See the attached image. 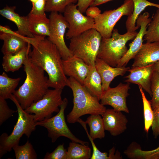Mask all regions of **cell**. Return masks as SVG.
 I'll list each match as a JSON object with an SVG mask.
<instances>
[{"mask_svg":"<svg viewBox=\"0 0 159 159\" xmlns=\"http://www.w3.org/2000/svg\"><path fill=\"white\" fill-rule=\"evenodd\" d=\"M26 79L13 95L24 110L42 98L49 87L44 71L32 62L29 56L24 64Z\"/></svg>","mask_w":159,"mask_h":159,"instance_id":"2","label":"cell"},{"mask_svg":"<svg viewBox=\"0 0 159 159\" xmlns=\"http://www.w3.org/2000/svg\"><path fill=\"white\" fill-rule=\"evenodd\" d=\"M131 68L146 66L159 61V42L143 43L135 55Z\"/></svg>","mask_w":159,"mask_h":159,"instance_id":"17","label":"cell"},{"mask_svg":"<svg viewBox=\"0 0 159 159\" xmlns=\"http://www.w3.org/2000/svg\"><path fill=\"white\" fill-rule=\"evenodd\" d=\"M32 3H34L38 0H29Z\"/></svg>","mask_w":159,"mask_h":159,"instance_id":"43","label":"cell"},{"mask_svg":"<svg viewBox=\"0 0 159 159\" xmlns=\"http://www.w3.org/2000/svg\"><path fill=\"white\" fill-rule=\"evenodd\" d=\"M89 66V72L83 82V85L100 101L103 92L101 79L95 65Z\"/></svg>","mask_w":159,"mask_h":159,"instance_id":"23","label":"cell"},{"mask_svg":"<svg viewBox=\"0 0 159 159\" xmlns=\"http://www.w3.org/2000/svg\"><path fill=\"white\" fill-rule=\"evenodd\" d=\"M68 102L67 99L64 98L62 104L60 106L59 111L56 115L50 118L37 122L36 125L47 129L48 136L51 139L53 143L55 142L59 137L62 136L68 138L72 142L88 145V142L81 140L74 135L66 124L64 112Z\"/></svg>","mask_w":159,"mask_h":159,"instance_id":"7","label":"cell"},{"mask_svg":"<svg viewBox=\"0 0 159 159\" xmlns=\"http://www.w3.org/2000/svg\"><path fill=\"white\" fill-rule=\"evenodd\" d=\"M20 77H9L5 72L0 75V97L5 99H10L15 91L21 80Z\"/></svg>","mask_w":159,"mask_h":159,"instance_id":"28","label":"cell"},{"mask_svg":"<svg viewBox=\"0 0 159 159\" xmlns=\"http://www.w3.org/2000/svg\"><path fill=\"white\" fill-rule=\"evenodd\" d=\"M66 149L64 148V144L58 145L51 153H46L44 159H66L67 154Z\"/></svg>","mask_w":159,"mask_h":159,"instance_id":"36","label":"cell"},{"mask_svg":"<svg viewBox=\"0 0 159 159\" xmlns=\"http://www.w3.org/2000/svg\"><path fill=\"white\" fill-rule=\"evenodd\" d=\"M134 9L132 14L128 16L125 26L127 32H134L139 28L136 26V22L140 13L147 6H154L159 9V4H155L147 0H132Z\"/></svg>","mask_w":159,"mask_h":159,"instance_id":"24","label":"cell"},{"mask_svg":"<svg viewBox=\"0 0 159 159\" xmlns=\"http://www.w3.org/2000/svg\"><path fill=\"white\" fill-rule=\"evenodd\" d=\"M64 73L66 76L72 77L83 85L88 74L90 66L82 59L72 56L66 60H63Z\"/></svg>","mask_w":159,"mask_h":159,"instance_id":"19","label":"cell"},{"mask_svg":"<svg viewBox=\"0 0 159 159\" xmlns=\"http://www.w3.org/2000/svg\"><path fill=\"white\" fill-rule=\"evenodd\" d=\"M77 122L80 123L85 129L87 134L88 137L90 141L93 149L91 159H110L109 154L106 152H102L100 151L96 147L94 142L93 139L91 137L88 132L86 127V124L85 121H83L80 118L77 120Z\"/></svg>","mask_w":159,"mask_h":159,"instance_id":"34","label":"cell"},{"mask_svg":"<svg viewBox=\"0 0 159 159\" xmlns=\"http://www.w3.org/2000/svg\"><path fill=\"white\" fill-rule=\"evenodd\" d=\"M31 44L28 45L20 51L14 54L4 55L2 66L6 72H14L18 70L24 65L31 50Z\"/></svg>","mask_w":159,"mask_h":159,"instance_id":"21","label":"cell"},{"mask_svg":"<svg viewBox=\"0 0 159 159\" xmlns=\"http://www.w3.org/2000/svg\"><path fill=\"white\" fill-rule=\"evenodd\" d=\"M130 83L120 82L117 86L110 87L103 92L100 100L104 106L109 105L115 110L123 111L127 113L129 112L126 102V98L129 95L128 90L130 89Z\"/></svg>","mask_w":159,"mask_h":159,"instance_id":"13","label":"cell"},{"mask_svg":"<svg viewBox=\"0 0 159 159\" xmlns=\"http://www.w3.org/2000/svg\"><path fill=\"white\" fill-rule=\"evenodd\" d=\"M67 86L72 90L73 97V108L67 115L69 123H75L81 117L86 114L103 115L106 107L83 85L74 78L69 77Z\"/></svg>","mask_w":159,"mask_h":159,"instance_id":"3","label":"cell"},{"mask_svg":"<svg viewBox=\"0 0 159 159\" xmlns=\"http://www.w3.org/2000/svg\"><path fill=\"white\" fill-rule=\"evenodd\" d=\"M144 39L146 42H159V9L148 25Z\"/></svg>","mask_w":159,"mask_h":159,"instance_id":"29","label":"cell"},{"mask_svg":"<svg viewBox=\"0 0 159 159\" xmlns=\"http://www.w3.org/2000/svg\"><path fill=\"white\" fill-rule=\"evenodd\" d=\"M0 39L3 41L1 51L4 55L16 53L30 44L35 37L30 38L23 36L17 31H12L8 26H0Z\"/></svg>","mask_w":159,"mask_h":159,"instance_id":"12","label":"cell"},{"mask_svg":"<svg viewBox=\"0 0 159 159\" xmlns=\"http://www.w3.org/2000/svg\"><path fill=\"white\" fill-rule=\"evenodd\" d=\"M152 99L150 101L153 109L159 106V72L154 71L151 82Z\"/></svg>","mask_w":159,"mask_h":159,"instance_id":"33","label":"cell"},{"mask_svg":"<svg viewBox=\"0 0 159 159\" xmlns=\"http://www.w3.org/2000/svg\"><path fill=\"white\" fill-rule=\"evenodd\" d=\"M78 0H47L45 11L64 13L66 7L71 4H75Z\"/></svg>","mask_w":159,"mask_h":159,"instance_id":"32","label":"cell"},{"mask_svg":"<svg viewBox=\"0 0 159 159\" xmlns=\"http://www.w3.org/2000/svg\"><path fill=\"white\" fill-rule=\"evenodd\" d=\"M10 99L15 105L18 113V118L11 133L8 135L2 134L0 137V158L7 152H10L15 145L19 144L21 138L25 135L28 138L36 129V122L34 114L26 112L22 109L13 95Z\"/></svg>","mask_w":159,"mask_h":159,"instance_id":"4","label":"cell"},{"mask_svg":"<svg viewBox=\"0 0 159 159\" xmlns=\"http://www.w3.org/2000/svg\"><path fill=\"white\" fill-rule=\"evenodd\" d=\"M29 54L33 63L45 71L49 87L62 89L67 86V79L63 69L62 59L57 47L45 37L36 36Z\"/></svg>","mask_w":159,"mask_h":159,"instance_id":"1","label":"cell"},{"mask_svg":"<svg viewBox=\"0 0 159 159\" xmlns=\"http://www.w3.org/2000/svg\"><path fill=\"white\" fill-rule=\"evenodd\" d=\"M148 12L140 14L137 19L136 26L140 29L133 41L129 45V48L126 54L121 59L117 67L125 66L134 57L139 51L143 44V39L146 33L147 26L152 19L149 18Z\"/></svg>","mask_w":159,"mask_h":159,"instance_id":"14","label":"cell"},{"mask_svg":"<svg viewBox=\"0 0 159 159\" xmlns=\"http://www.w3.org/2000/svg\"><path fill=\"white\" fill-rule=\"evenodd\" d=\"M85 13L87 16L94 19L101 13V11L97 6H90Z\"/></svg>","mask_w":159,"mask_h":159,"instance_id":"40","label":"cell"},{"mask_svg":"<svg viewBox=\"0 0 159 159\" xmlns=\"http://www.w3.org/2000/svg\"><path fill=\"white\" fill-rule=\"evenodd\" d=\"M138 32L127 31L123 34H120L117 29H114L111 37H102L97 57L101 59L111 66L116 67L128 49L126 43L133 40Z\"/></svg>","mask_w":159,"mask_h":159,"instance_id":"5","label":"cell"},{"mask_svg":"<svg viewBox=\"0 0 159 159\" xmlns=\"http://www.w3.org/2000/svg\"><path fill=\"white\" fill-rule=\"evenodd\" d=\"M102 37L95 29L86 31L70 39L69 49L73 56L89 66L95 65Z\"/></svg>","mask_w":159,"mask_h":159,"instance_id":"6","label":"cell"},{"mask_svg":"<svg viewBox=\"0 0 159 159\" xmlns=\"http://www.w3.org/2000/svg\"><path fill=\"white\" fill-rule=\"evenodd\" d=\"M153 68L154 71L159 72V61L154 64Z\"/></svg>","mask_w":159,"mask_h":159,"instance_id":"42","label":"cell"},{"mask_svg":"<svg viewBox=\"0 0 159 159\" xmlns=\"http://www.w3.org/2000/svg\"><path fill=\"white\" fill-rule=\"evenodd\" d=\"M154 64L130 69L128 70L130 73L125 77L126 79L125 81L128 83L138 85L152 97L151 86L152 76L154 71Z\"/></svg>","mask_w":159,"mask_h":159,"instance_id":"15","label":"cell"},{"mask_svg":"<svg viewBox=\"0 0 159 159\" xmlns=\"http://www.w3.org/2000/svg\"><path fill=\"white\" fill-rule=\"evenodd\" d=\"M138 145L133 143L124 151V153L129 158L139 159H159V146L153 150H142Z\"/></svg>","mask_w":159,"mask_h":159,"instance_id":"25","label":"cell"},{"mask_svg":"<svg viewBox=\"0 0 159 159\" xmlns=\"http://www.w3.org/2000/svg\"><path fill=\"white\" fill-rule=\"evenodd\" d=\"M64 16L69 24L66 38L70 39L85 32L94 28V19L83 14L76 4H71L66 7Z\"/></svg>","mask_w":159,"mask_h":159,"instance_id":"11","label":"cell"},{"mask_svg":"<svg viewBox=\"0 0 159 159\" xmlns=\"http://www.w3.org/2000/svg\"><path fill=\"white\" fill-rule=\"evenodd\" d=\"M112 0H94L90 6H97Z\"/></svg>","mask_w":159,"mask_h":159,"instance_id":"41","label":"cell"},{"mask_svg":"<svg viewBox=\"0 0 159 159\" xmlns=\"http://www.w3.org/2000/svg\"><path fill=\"white\" fill-rule=\"evenodd\" d=\"M105 130L116 136L123 133L127 128L128 120L121 111L106 109L102 116Z\"/></svg>","mask_w":159,"mask_h":159,"instance_id":"16","label":"cell"},{"mask_svg":"<svg viewBox=\"0 0 159 159\" xmlns=\"http://www.w3.org/2000/svg\"><path fill=\"white\" fill-rule=\"evenodd\" d=\"M153 110V119L151 127L153 134L157 138L159 136V106Z\"/></svg>","mask_w":159,"mask_h":159,"instance_id":"38","label":"cell"},{"mask_svg":"<svg viewBox=\"0 0 159 159\" xmlns=\"http://www.w3.org/2000/svg\"><path fill=\"white\" fill-rule=\"evenodd\" d=\"M27 16L29 30L35 37L49 36L50 34V21L46 15H37L30 12Z\"/></svg>","mask_w":159,"mask_h":159,"instance_id":"22","label":"cell"},{"mask_svg":"<svg viewBox=\"0 0 159 159\" xmlns=\"http://www.w3.org/2000/svg\"><path fill=\"white\" fill-rule=\"evenodd\" d=\"M92 155L88 145L72 142L67 148L66 159H89Z\"/></svg>","mask_w":159,"mask_h":159,"instance_id":"27","label":"cell"},{"mask_svg":"<svg viewBox=\"0 0 159 159\" xmlns=\"http://www.w3.org/2000/svg\"><path fill=\"white\" fill-rule=\"evenodd\" d=\"M16 159H36L37 154L32 145L28 140L23 145H15L12 148Z\"/></svg>","mask_w":159,"mask_h":159,"instance_id":"30","label":"cell"},{"mask_svg":"<svg viewBox=\"0 0 159 159\" xmlns=\"http://www.w3.org/2000/svg\"><path fill=\"white\" fill-rule=\"evenodd\" d=\"M94 0H78L76 5L78 9L82 14L85 12Z\"/></svg>","mask_w":159,"mask_h":159,"instance_id":"39","label":"cell"},{"mask_svg":"<svg viewBox=\"0 0 159 159\" xmlns=\"http://www.w3.org/2000/svg\"><path fill=\"white\" fill-rule=\"evenodd\" d=\"M85 122L90 127L89 135L93 140L104 138L105 130L103 118L101 115H91Z\"/></svg>","mask_w":159,"mask_h":159,"instance_id":"26","label":"cell"},{"mask_svg":"<svg viewBox=\"0 0 159 159\" xmlns=\"http://www.w3.org/2000/svg\"><path fill=\"white\" fill-rule=\"evenodd\" d=\"M46 0H38L32 3V7L30 12L37 15H46L45 12Z\"/></svg>","mask_w":159,"mask_h":159,"instance_id":"37","label":"cell"},{"mask_svg":"<svg viewBox=\"0 0 159 159\" xmlns=\"http://www.w3.org/2000/svg\"><path fill=\"white\" fill-rule=\"evenodd\" d=\"M15 6L6 5L0 10V15L14 22L16 26L17 32L20 34L26 37L34 38L35 37L31 32L29 27L27 17L22 16L16 13Z\"/></svg>","mask_w":159,"mask_h":159,"instance_id":"20","label":"cell"},{"mask_svg":"<svg viewBox=\"0 0 159 159\" xmlns=\"http://www.w3.org/2000/svg\"><path fill=\"white\" fill-rule=\"evenodd\" d=\"M62 89H48L41 99L32 104L25 110L29 114H34L37 122L51 117L54 112L59 111V107L62 104Z\"/></svg>","mask_w":159,"mask_h":159,"instance_id":"9","label":"cell"},{"mask_svg":"<svg viewBox=\"0 0 159 159\" xmlns=\"http://www.w3.org/2000/svg\"><path fill=\"white\" fill-rule=\"evenodd\" d=\"M141 95L143 105L144 120V130L148 132L150 127H152L153 119V110L150 101L148 100L142 87L138 86Z\"/></svg>","mask_w":159,"mask_h":159,"instance_id":"31","label":"cell"},{"mask_svg":"<svg viewBox=\"0 0 159 159\" xmlns=\"http://www.w3.org/2000/svg\"><path fill=\"white\" fill-rule=\"evenodd\" d=\"M133 9V0H125L123 4L116 9L105 11L94 19V28L102 37L110 38L117 22L122 16H130Z\"/></svg>","mask_w":159,"mask_h":159,"instance_id":"8","label":"cell"},{"mask_svg":"<svg viewBox=\"0 0 159 159\" xmlns=\"http://www.w3.org/2000/svg\"><path fill=\"white\" fill-rule=\"evenodd\" d=\"M16 111L10 109L6 99L0 97V125L13 116Z\"/></svg>","mask_w":159,"mask_h":159,"instance_id":"35","label":"cell"},{"mask_svg":"<svg viewBox=\"0 0 159 159\" xmlns=\"http://www.w3.org/2000/svg\"><path fill=\"white\" fill-rule=\"evenodd\" d=\"M95 65L101 79L103 92L110 87V84L115 78L118 76L123 75L130 69L129 67L125 66L113 67L97 57L95 60Z\"/></svg>","mask_w":159,"mask_h":159,"instance_id":"18","label":"cell"},{"mask_svg":"<svg viewBox=\"0 0 159 159\" xmlns=\"http://www.w3.org/2000/svg\"><path fill=\"white\" fill-rule=\"evenodd\" d=\"M49 19L50 34L47 38L57 47L62 59L66 60L73 56L64 40L66 29L69 27L68 23L61 13L50 12Z\"/></svg>","mask_w":159,"mask_h":159,"instance_id":"10","label":"cell"}]
</instances>
